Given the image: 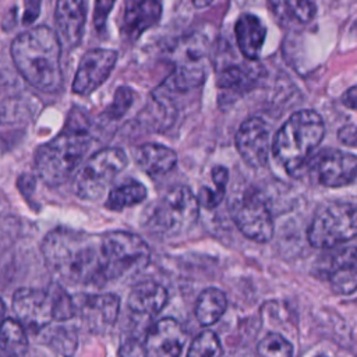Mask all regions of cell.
<instances>
[{"instance_id":"cell-20","label":"cell","mask_w":357,"mask_h":357,"mask_svg":"<svg viewBox=\"0 0 357 357\" xmlns=\"http://www.w3.org/2000/svg\"><path fill=\"white\" fill-rule=\"evenodd\" d=\"M237 46L243 56L254 60L259 56L266 36V26L254 14H241L234 25Z\"/></svg>"},{"instance_id":"cell-27","label":"cell","mask_w":357,"mask_h":357,"mask_svg":"<svg viewBox=\"0 0 357 357\" xmlns=\"http://www.w3.org/2000/svg\"><path fill=\"white\" fill-rule=\"evenodd\" d=\"M222 344L212 331H202L191 343L187 357H222Z\"/></svg>"},{"instance_id":"cell-12","label":"cell","mask_w":357,"mask_h":357,"mask_svg":"<svg viewBox=\"0 0 357 357\" xmlns=\"http://www.w3.org/2000/svg\"><path fill=\"white\" fill-rule=\"evenodd\" d=\"M75 315L89 332H105L112 328L119 317L120 300L113 293L78 294L73 297Z\"/></svg>"},{"instance_id":"cell-34","label":"cell","mask_w":357,"mask_h":357,"mask_svg":"<svg viewBox=\"0 0 357 357\" xmlns=\"http://www.w3.org/2000/svg\"><path fill=\"white\" fill-rule=\"evenodd\" d=\"M342 103L353 110H357V85L351 86L342 98Z\"/></svg>"},{"instance_id":"cell-9","label":"cell","mask_w":357,"mask_h":357,"mask_svg":"<svg viewBox=\"0 0 357 357\" xmlns=\"http://www.w3.org/2000/svg\"><path fill=\"white\" fill-rule=\"evenodd\" d=\"M311 180L324 187H344L357 178V158L339 149H325L308 160Z\"/></svg>"},{"instance_id":"cell-10","label":"cell","mask_w":357,"mask_h":357,"mask_svg":"<svg viewBox=\"0 0 357 357\" xmlns=\"http://www.w3.org/2000/svg\"><path fill=\"white\" fill-rule=\"evenodd\" d=\"M13 311L17 321L32 332L46 328L54 321V300L52 290L21 287L13 296Z\"/></svg>"},{"instance_id":"cell-5","label":"cell","mask_w":357,"mask_h":357,"mask_svg":"<svg viewBox=\"0 0 357 357\" xmlns=\"http://www.w3.org/2000/svg\"><path fill=\"white\" fill-rule=\"evenodd\" d=\"M198 213V198L187 185H177L149 208L146 226L152 233L173 237L188 231L197 222Z\"/></svg>"},{"instance_id":"cell-15","label":"cell","mask_w":357,"mask_h":357,"mask_svg":"<svg viewBox=\"0 0 357 357\" xmlns=\"http://www.w3.org/2000/svg\"><path fill=\"white\" fill-rule=\"evenodd\" d=\"M236 146L251 167H262L269 158V127L259 117L247 119L236 134Z\"/></svg>"},{"instance_id":"cell-24","label":"cell","mask_w":357,"mask_h":357,"mask_svg":"<svg viewBox=\"0 0 357 357\" xmlns=\"http://www.w3.org/2000/svg\"><path fill=\"white\" fill-rule=\"evenodd\" d=\"M0 349L13 357H22L28 350L25 328L13 318H4L0 324Z\"/></svg>"},{"instance_id":"cell-26","label":"cell","mask_w":357,"mask_h":357,"mask_svg":"<svg viewBox=\"0 0 357 357\" xmlns=\"http://www.w3.org/2000/svg\"><path fill=\"white\" fill-rule=\"evenodd\" d=\"M257 75L250 70L240 66H230L219 74L218 84L220 88L244 92L252 88Z\"/></svg>"},{"instance_id":"cell-6","label":"cell","mask_w":357,"mask_h":357,"mask_svg":"<svg viewBox=\"0 0 357 357\" xmlns=\"http://www.w3.org/2000/svg\"><path fill=\"white\" fill-rule=\"evenodd\" d=\"M126 165L127 156L120 148L110 146L95 152L75 173V195L86 201L100 198L114 177L126 167Z\"/></svg>"},{"instance_id":"cell-1","label":"cell","mask_w":357,"mask_h":357,"mask_svg":"<svg viewBox=\"0 0 357 357\" xmlns=\"http://www.w3.org/2000/svg\"><path fill=\"white\" fill-rule=\"evenodd\" d=\"M49 272L67 284L103 286L142 271L149 259L148 243L138 234L114 230L91 234L56 227L42 240Z\"/></svg>"},{"instance_id":"cell-31","label":"cell","mask_w":357,"mask_h":357,"mask_svg":"<svg viewBox=\"0 0 357 357\" xmlns=\"http://www.w3.org/2000/svg\"><path fill=\"white\" fill-rule=\"evenodd\" d=\"M225 192H226V190H222V188H218V187H215L213 190L209 188V187H202L199 190L197 198H198L199 205H202L208 209H212V208H215L220 204V201L225 197Z\"/></svg>"},{"instance_id":"cell-4","label":"cell","mask_w":357,"mask_h":357,"mask_svg":"<svg viewBox=\"0 0 357 357\" xmlns=\"http://www.w3.org/2000/svg\"><path fill=\"white\" fill-rule=\"evenodd\" d=\"M324 134L325 124L317 112H296L276 132L272 153L289 174L297 176L321 144Z\"/></svg>"},{"instance_id":"cell-32","label":"cell","mask_w":357,"mask_h":357,"mask_svg":"<svg viewBox=\"0 0 357 357\" xmlns=\"http://www.w3.org/2000/svg\"><path fill=\"white\" fill-rule=\"evenodd\" d=\"M114 6L113 1H98L95 4V14H93V22L98 29H102L106 24V18L109 15V11Z\"/></svg>"},{"instance_id":"cell-16","label":"cell","mask_w":357,"mask_h":357,"mask_svg":"<svg viewBox=\"0 0 357 357\" xmlns=\"http://www.w3.org/2000/svg\"><path fill=\"white\" fill-rule=\"evenodd\" d=\"M326 257L321 271L332 290L337 294L357 290V247L340 248Z\"/></svg>"},{"instance_id":"cell-17","label":"cell","mask_w":357,"mask_h":357,"mask_svg":"<svg viewBox=\"0 0 357 357\" xmlns=\"http://www.w3.org/2000/svg\"><path fill=\"white\" fill-rule=\"evenodd\" d=\"M86 3L81 0H61L56 4V33L61 45L75 47L84 36L86 20Z\"/></svg>"},{"instance_id":"cell-29","label":"cell","mask_w":357,"mask_h":357,"mask_svg":"<svg viewBox=\"0 0 357 357\" xmlns=\"http://www.w3.org/2000/svg\"><path fill=\"white\" fill-rule=\"evenodd\" d=\"M47 340L54 350L64 354L66 357H70L71 354H74L77 347V333L74 328L57 326L52 331V333L49 332Z\"/></svg>"},{"instance_id":"cell-21","label":"cell","mask_w":357,"mask_h":357,"mask_svg":"<svg viewBox=\"0 0 357 357\" xmlns=\"http://www.w3.org/2000/svg\"><path fill=\"white\" fill-rule=\"evenodd\" d=\"M135 162L149 176L170 172L177 163V153L160 144H144L135 151Z\"/></svg>"},{"instance_id":"cell-11","label":"cell","mask_w":357,"mask_h":357,"mask_svg":"<svg viewBox=\"0 0 357 357\" xmlns=\"http://www.w3.org/2000/svg\"><path fill=\"white\" fill-rule=\"evenodd\" d=\"M206 53L201 42H191L181 47L180 56L172 74L160 85L159 91L163 93L181 92L201 85L205 79Z\"/></svg>"},{"instance_id":"cell-28","label":"cell","mask_w":357,"mask_h":357,"mask_svg":"<svg viewBox=\"0 0 357 357\" xmlns=\"http://www.w3.org/2000/svg\"><path fill=\"white\" fill-rule=\"evenodd\" d=\"M257 353L259 357H291L293 346L280 333H268L257 344Z\"/></svg>"},{"instance_id":"cell-33","label":"cell","mask_w":357,"mask_h":357,"mask_svg":"<svg viewBox=\"0 0 357 357\" xmlns=\"http://www.w3.org/2000/svg\"><path fill=\"white\" fill-rule=\"evenodd\" d=\"M339 141L350 145V146H356L357 145V126H344L339 130Z\"/></svg>"},{"instance_id":"cell-36","label":"cell","mask_w":357,"mask_h":357,"mask_svg":"<svg viewBox=\"0 0 357 357\" xmlns=\"http://www.w3.org/2000/svg\"><path fill=\"white\" fill-rule=\"evenodd\" d=\"M209 3H194V6H208Z\"/></svg>"},{"instance_id":"cell-35","label":"cell","mask_w":357,"mask_h":357,"mask_svg":"<svg viewBox=\"0 0 357 357\" xmlns=\"http://www.w3.org/2000/svg\"><path fill=\"white\" fill-rule=\"evenodd\" d=\"M4 311H6V308H4V304H3V301H1V298H0V324H1L3 319H4Z\"/></svg>"},{"instance_id":"cell-25","label":"cell","mask_w":357,"mask_h":357,"mask_svg":"<svg viewBox=\"0 0 357 357\" xmlns=\"http://www.w3.org/2000/svg\"><path fill=\"white\" fill-rule=\"evenodd\" d=\"M273 14L280 21H296L297 24H308L317 11L312 1H272L269 3Z\"/></svg>"},{"instance_id":"cell-19","label":"cell","mask_w":357,"mask_h":357,"mask_svg":"<svg viewBox=\"0 0 357 357\" xmlns=\"http://www.w3.org/2000/svg\"><path fill=\"white\" fill-rule=\"evenodd\" d=\"M166 303V289L156 282L145 280L132 287L127 300V307L134 315L152 318L163 310Z\"/></svg>"},{"instance_id":"cell-8","label":"cell","mask_w":357,"mask_h":357,"mask_svg":"<svg viewBox=\"0 0 357 357\" xmlns=\"http://www.w3.org/2000/svg\"><path fill=\"white\" fill-rule=\"evenodd\" d=\"M229 212L237 229L250 240L266 243L273 236V219L262 194L250 187L231 197Z\"/></svg>"},{"instance_id":"cell-3","label":"cell","mask_w":357,"mask_h":357,"mask_svg":"<svg viewBox=\"0 0 357 357\" xmlns=\"http://www.w3.org/2000/svg\"><path fill=\"white\" fill-rule=\"evenodd\" d=\"M78 113L71 110L66 127L50 141L42 144L33 158L39 178L49 187L67 181L77 172L91 146L88 126Z\"/></svg>"},{"instance_id":"cell-2","label":"cell","mask_w":357,"mask_h":357,"mask_svg":"<svg viewBox=\"0 0 357 357\" xmlns=\"http://www.w3.org/2000/svg\"><path fill=\"white\" fill-rule=\"evenodd\" d=\"M10 53L17 71L29 85L42 92L61 88V43L53 29L46 25L29 28L13 40Z\"/></svg>"},{"instance_id":"cell-37","label":"cell","mask_w":357,"mask_h":357,"mask_svg":"<svg viewBox=\"0 0 357 357\" xmlns=\"http://www.w3.org/2000/svg\"><path fill=\"white\" fill-rule=\"evenodd\" d=\"M317 357H326V356H322V354H321V356H317Z\"/></svg>"},{"instance_id":"cell-23","label":"cell","mask_w":357,"mask_h":357,"mask_svg":"<svg viewBox=\"0 0 357 357\" xmlns=\"http://www.w3.org/2000/svg\"><path fill=\"white\" fill-rule=\"evenodd\" d=\"M145 198H146L145 185L134 178H128L110 190L105 205L110 211L120 212L128 206L142 202Z\"/></svg>"},{"instance_id":"cell-18","label":"cell","mask_w":357,"mask_h":357,"mask_svg":"<svg viewBox=\"0 0 357 357\" xmlns=\"http://www.w3.org/2000/svg\"><path fill=\"white\" fill-rule=\"evenodd\" d=\"M162 15V4L155 0L127 1L123 11L121 33L126 40L135 42L146 29L153 26Z\"/></svg>"},{"instance_id":"cell-14","label":"cell","mask_w":357,"mask_h":357,"mask_svg":"<svg viewBox=\"0 0 357 357\" xmlns=\"http://www.w3.org/2000/svg\"><path fill=\"white\" fill-rule=\"evenodd\" d=\"M185 344V331L178 321L162 318L152 324L144 339V357H180Z\"/></svg>"},{"instance_id":"cell-13","label":"cell","mask_w":357,"mask_h":357,"mask_svg":"<svg viewBox=\"0 0 357 357\" xmlns=\"http://www.w3.org/2000/svg\"><path fill=\"white\" fill-rule=\"evenodd\" d=\"M117 61V52L112 49H91L84 53L73 81V92L89 95L110 75Z\"/></svg>"},{"instance_id":"cell-30","label":"cell","mask_w":357,"mask_h":357,"mask_svg":"<svg viewBox=\"0 0 357 357\" xmlns=\"http://www.w3.org/2000/svg\"><path fill=\"white\" fill-rule=\"evenodd\" d=\"M134 100V92L128 86H119L114 92L113 100L105 110V116L109 120H119L131 107Z\"/></svg>"},{"instance_id":"cell-22","label":"cell","mask_w":357,"mask_h":357,"mask_svg":"<svg viewBox=\"0 0 357 357\" xmlns=\"http://www.w3.org/2000/svg\"><path fill=\"white\" fill-rule=\"evenodd\" d=\"M227 307L226 296L216 287H208L201 291L195 303V318L202 326L213 325L220 319Z\"/></svg>"},{"instance_id":"cell-7","label":"cell","mask_w":357,"mask_h":357,"mask_svg":"<svg viewBox=\"0 0 357 357\" xmlns=\"http://www.w3.org/2000/svg\"><path fill=\"white\" fill-rule=\"evenodd\" d=\"M307 237L311 245L332 248L357 237V206L333 202L324 206L312 218Z\"/></svg>"}]
</instances>
